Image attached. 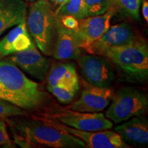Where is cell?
<instances>
[{
    "instance_id": "obj_21",
    "label": "cell",
    "mask_w": 148,
    "mask_h": 148,
    "mask_svg": "<svg viewBox=\"0 0 148 148\" xmlns=\"http://www.w3.org/2000/svg\"><path fill=\"white\" fill-rule=\"evenodd\" d=\"M86 6L87 15L102 14L112 8V0H84Z\"/></svg>"
},
{
    "instance_id": "obj_6",
    "label": "cell",
    "mask_w": 148,
    "mask_h": 148,
    "mask_svg": "<svg viewBox=\"0 0 148 148\" xmlns=\"http://www.w3.org/2000/svg\"><path fill=\"white\" fill-rule=\"evenodd\" d=\"M47 124L56 128L69 133L78 138L86 144V147L90 148H130L131 146L125 143L120 136L114 131L106 130L97 132H88L71 127L60 123L51 116L45 114L38 117Z\"/></svg>"
},
{
    "instance_id": "obj_5",
    "label": "cell",
    "mask_w": 148,
    "mask_h": 148,
    "mask_svg": "<svg viewBox=\"0 0 148 148\" xmlns=\"http://www.w3.org/2000/svg\"><path fill=\"white\" fill-rule=\"evenodd\" d=\"M106 117L114 123H120L134 116L147 113L148 97L147 94L134 86H125L114 92Z\"/></svg>"
},
{
    "instance_id": "obj_26",
    "label": "cell",
    "mask_w": 148,
    "mask_h": 148,
    "mask_svg": "<svg viewBox=\"0 0 148 148\" xmlns=\"http://www.w3.org/2000/svg\"><path fill=\"white\" fill-rule=\"evenodd\" d=\"M51 1H52L55 5H58V6H60V5L64 4V3L66 2L68 0H51Z\"/></svg>"
},
{
    "instance_id": "obj_15",
    "label": "cell",
    "mask_w": 148,
    "mask_h": 148,
    "mask_svg": "<svg viewBox=\"0 0 148 148\" xmlns=\"http://www.w3.org/2000/svg\"><path fill=\"white\" fill-rule=\"evenodd\" d=\"M32 42L28 34L25 18L0 40V59L27 49Z\"/></svg>"
},
{
    "instance_id": "obj_2",
    "label": "cell",
    "mask_w": 148,
    "mask_h": 148,
    "mask_svg": "<svg viewBox=\"0 0 148 148\" xmlns=\"http://www.w3.org/2000/svg\"><path fill=\"white\" fill-rule=\"evenodd\" d=\"M15 141L21 146L53 148H84L82 140L69 133L47 124L39 118L12 121Z\"/></svg>"
},
{
    "instance_id": "obj_9",
    "label": "cell",
    "mask_w": 148,
    "mask_h": 148,
    "mask_svg": "<svg viewBox=\"0 0 148 148\" xmlns=\"http://www.w3.org/2000/svg\"><path fill=\"white\" fill-rule=\"evenodd\" d=\"M137 36L134 26L124 21L109 27L99 39L85 49L90 54L103 56L108 49L130 43Z\"/></svg>"
},
{
    "instance_id": "obj_1",
    "label": "cell",
    "mask_w": 148,
    "mask_h": 148,
    "mask_svg": "<svg viewBox=\"0 0 148 148\" xmlns=\"http://www.w3.org/2000/svg\"><path fill=\"white\" fill-rule=\"evenodd\" d=\"M0 99L27 110L40 108L46 95L38 83L29 79L12 62L0 59Z\"/></svg>"
},
{
    "instance_id": "obj_7",
    "label": "cell",
    "mask_w": 148,
    "mask_h": 148,
    "mask_svg": "<svg viewBox=\"0 0 148 148\" xmlns=\"http://www.w3.org/2000/svg\"><path fill=\"white\" fill-rule=\"evenodd\" d=\"M79 70L86 82L99 87H110L115 75L113 66L104 56L82 55L78 58Z\"/></svg>"
},
{
    "instance_id": "obj_10",
    "label": "cell",
    "mask_w": 148,
    "mask_h": 148,
    "mask_svg": "<svg viewBox=\"0 0 148 148\" xmlns=\"http://www.w3.org/2000/svg\"><path fill=\"white\" fill-rule=\"evenodd\" d=\"M115 12L110 8L99 15L86 16L79 21L78 27L73 29L77 45L81 49H86L99 39L110 26V21Z\"/></svg>"
},
{
    "instance_id": "obj_8",
    "label": "cell",
    "mask_w": 148,
    "mask_h": 148,
    "mask_svg": "<svg viewBox=\"0 0 148 148\" xmlns=\"http://www.w3.org/2000/svg\"><path fill=\"white\" fill-rule=\"evenodd\" d=\"M49 116L67 126L88 132L110 130L113 126L112 122L101 112L65 110Z\"/></svg>"
},
{
    "instance_id": "obj_3",
    "label": "cell",
    "mask_w": 148,
    "mask_h": 148,
    "mask_svg": "<svg viewBox=\"0 0 148 148\" xmlns=\"http://www.w3.org/2000/svg\"><path fill=\"white\" fill-rule=\"evenodd\" d=\"M103 56L112 62L128 82L140 83L147 79V44L139 36L130 43L108 49Z\"/></svg>"
},
{
    "instance_id": "obj_23",
    "label": "cell",
    "mask_w": 148,
    "mask_h": 148,
    "mask_svg": "<svg viewBox=\"0 0 148 148\" xmlns=\"http://www.w3.org/2000/svg\"><path fill=\"white\" fill-rule=\"evenodd\" d=\"M61 25L69 29H75L77 28L79 21L76 18L71 15H62L58 16Z\"/></svg>"
},
{
    "instance_id": "obj_14",
    "label": "cell",
    "mask_w": 148,
    "mask_h": 148,
    "mask_svg": "<svg viewBox=\"0 0 148 148\" xmlns=\"http://www.w3.org/2000/svg\"><path fill=\"white\" fill-rule=\"evenodd\" d=\"M81 54L82 49L77 45L73 29L62 26L58 18L57 36L52 53L53 56L54 58L61 60H77Z\"/></svg>"
},
{
    "instance_id": "obj_27",
    "label": "cell",
    "mask_w": 148,
    "mask_h": 148,
    "mask_svg": "<svg viewBox=\"0 0 148 148\" xmlns=\"http://www.w3.org/2000/svg\"><path fill=\"white\" fill-rule=\"evenodd\" d=\"M25 1H27V2H33V1H36V0H25Z\"/></svg>"
},
{
    "instance_id": "obj_18",
    "label": "cell",
    "mask_w": 148,
    "mask_h": 148,
    "mask_svg": "<svg viewBox=\"0 0 148 148\" xmlns=\"http://www.w3.org/2000/svg\"><path fill=\"white\" fill-rule=\"evenodd\" d=\"M55 13L58 16L71 15L78 21L88 16L84 0H68L64 4L58 7Z\"/></svg>"
},
{
    "instance_id": "obj_12",
    "label": "cell",
    "mask_w": 148,
    "mask_h": 148,
    "mask_svg": "<svg viewBox=\"0 0 148 148\" xmlns=\"http://www.w3.org/2000/svg\"><path fill=\"white\" fill-rule=\"evenodd\" d=\"M114 92L110 87H99L90 84L84 88L79 99L72 103L69 109L78 112H101L109 106Z\"/></svg>"
},
{
    "instance_id": "obj_19",
    "label": "cell",
    "mask_w": 148,
    "mask_h": 148,
    "mask_svg": "<svg viewBox=\"0 0 148 148\" xmlns=\"http://www.w3.org/2000/svg\"><path fill=\"white\" fill-rule=\"evenodd\" d=\"M142 0H112V8L115 12L129 16L134 20H139L140 8Z\"/></svg>"
},
{
    "instance_id": "obj_22",
    "label": "cell",
    "mask_w": 148,
    "mask_h": 148,
    "mask_svg": "<svg viewBox=\"0 0 148 148\" xmlns=\"http://www.w3.org/2000/svg\"><path fill=\"white\" fill-rule=\"evenodd\" d=\"M25 111L13 103L0 99V119H6L11 116H24Z\"/></svg>"
},
{
    "instance_id": "obj_11",
    "label": "cell",
    "mask_w": 148,
    "mask_h": 148,
    "mask_svg": "<svg viewBox=\"0 0 148 148\" xmlns=\"http://www.w3.org/2000/svg\"><path fill=\"white\" fill-rule=\"evenodd\" d=\"M5 60L38 80L43 81L47 77L49 68V60L37 49L34 42L27 49L5 57Z\"/></svg>"
},
{
    "instance_id": "obj_16",
    "label": "cell",
    "mask_w": 148,
    "mask_h": 148,
    "mask_svg": "<svg viewBox=\"0 0 148 148\" xmlns=\"http://www.w3.org/2000/svg\"><path fill=\"white\" fill-rule=\"evenodd\" d=\"M27 5L23 0H0V36L26 18Z\"/></svg>"
},
{
    "instance_id": "obj_4",
    "label": "cell",
    "mask_w": 148,
    "mask_h": 148,
    "mask_svg": "<svg viewBox=\"0 0 148 148\" xmlns=\"http://www.w3.org/2000/svg\"><path fill=\"white\" fill-rule=\"evenodd\" d=\"M58 18L49 0H36L29 5L26 25L36 47L46 56L52 55Z\"/></svg>"
},
{
    "instance_id": "obj_20",
    "label": "cell",
    "mask_w": 148,
    "mask_h": 148,
    "mask_svg": "<svg viewBox=\"0 0 148 148\" xmlns=\"http://www.w3.org/2000/svg\"><path fill=\"white\" fill-rule=\"evenodd\" d=\"M47 89L54 95L58 101L62 104H68L71 103L78 93V91L65 86L56 85V86H47Z\"/></svg>"
},
{
    "instance_id": "obj_25",
    "label": "cell",
    "mask_w": 148,
    "mask_h": 148,
    "mask_svg": "<svg viewBox=\"0 0 148 148\" xmlns=\"http://www.w3.org/2000/svg\"><path fill=\"white\" fill-rule=\"evenodd\" d=\"M142 13L145 20L148 23V2L147 0H143L142 4Z\"/></svg>"
},
{
    "instance_id": "obj_17",
    "label": "cell",
    "mask_w": 148,
    "mask_h": 148,
    "mask_svg": "<svg viewBox=\"0 0 148 148\" xmlns=\"http://www.w3.org/2000/svg\"><path fill=\"white\" fill-rule=\"evenodd\" d=\"M47 86H60L79 91V83L75 66L71 63L53 65L47 75Z\"/></svg>"
},
{
    "instance_id": "obj_13",
    "label": "cell",
    "mask_w": 148,
    "mask_h": 148,
    "mask_svg": "<svg viewBox=\"0 0 148 148\" xmlns=\"http://www.w3.org/2000/svg\"><path fill=\"white\" fill-rule=\"evenodd\" d=\"M114 127V132L130 146L145 147L148 143V121L143 116H134Z\"/></svg>"
},
{
    "instance_id": "obj_24",
    "label": "cell",
    "mask_w": 148,
    "mask_h": 148,
    "mask_svg": "<svg viewBox=\"0 0 148 148\" xmlns=\"http://www.w3.org/2000/svg\"><path fill=\"white\" fill-rule=\"evenodd\" d=\"M0 145H7L13 147L4 121L0 119Z\"/></svg>"
}]
</instances>
